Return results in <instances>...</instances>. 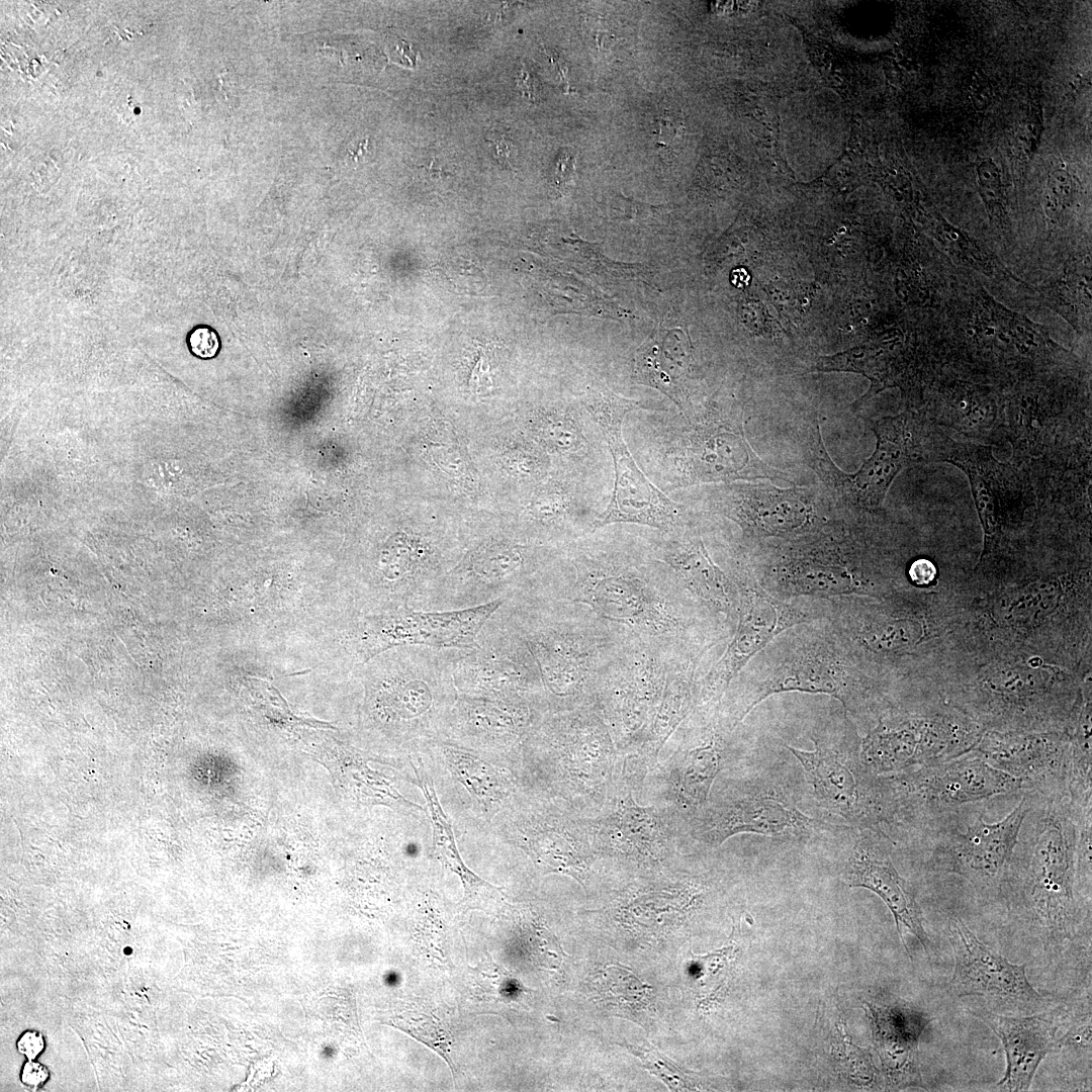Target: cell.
<instances>
[{
    "instance_id": "1",
    "label": "cell",
    "mask_w": 1092,
    "mask_h": 1092,
    "mask_svg": "<svg viewBox=\"0 0 1092 1092\" xmlns=\"http://www.w3.org/2000/svg\"><path fill=\"white\" fill-rule=\"evenodd\" d=\"M1087 813L1092 808H1079L1068 796L1031 793L1019 831L1004 899L1037 925L1048 945L1070 939L1081 920L1078 842Z\"/></svg>"
},
{
    "instance_id": "2",
    "label": "cell",
    "mask_w": 1092,
    "mask_h": 1092,
    "mask_svg": "<svg viewBox=\"0 0 1092 1092\" xmlns=\"http://www.w3.org/2000/svg\"><path fill=\"white\" fill-rule=\"evenodd\" d=\"M859 656L824 616L796 625L748 662L746 679L722 707L738 726L766 698L801 692L831 696L847 713L859 714L870 700Z\"/></svg>"
},
{
    "instance_id": "3",
    "label": "cell",
    "mask_w": 1092,
    "mask_h": 1092,
    "mask_svg": "<svg viewBox=\"0 0 1092 1092\" xmlns=\"http://www.w3.org/2000/svg\"><path fill=\"white\" fill-rule=\"evenodd\" d=\"M1031 793L1002 820L987 822L984 803L972 804L935 819L901 838L918 849L924 868L968 881L984 903L1004 899L1012 856Z\"/></svg>"
},
{
    "instance_id": "4",
    "label": "cell",
    "mask_w": 1092,
    "mask_h": 1092,
    "mask_svg": "<svg viewBox=\"0 0 1092 1092\" xmlns=\"http://www.w3.org/2000/svg\"><path fill=\"white\" fill-rule=\"evenodd\" d=\"M881 831L894 844L919 827L968 805L1022 795L1016 779L973 752L902 772L876 776Z\"/></svg>"
},
{
    "instance_id": "5",
    "label": "cell",
    "mask_w": 1092,
    "mask_h": 1092,
    "mask_svg": "<svg viewBox=\"0 0 1092 1092\" xmlns=\"http://www.w3.org/2000/svg\"><path fill=\"white\" fill-rule=\"evenodd\" d=\"M798 792L778 774L732 780L711 791L706 803L684 823L685 834L718 846L746 833L791 843H811L850 828L806 813Z\"/></svg>"
},
{
    "instance_id": "6",
    "label": "cell",
    "mask_w": 1092,
    "mask_h": 1092,
    "mask_svg": "<svg viewBox=\"0 0 1092 1092\" xmlns=\"http://www.w3.org/2000/svg\"><path fill=\"white\" fill-rule=\"evenodd\" d=\"M526 741L545 760L552 782L574 807L596 814L609 798L621 764L596 702L542 717Z\"/></svg>"
},
{
    "instance_id": "7",
    "label": "cell",
    "mask_w": 1092,
    "mask_h": 1092,
    "mask_svg": "<svg viewBox=\"0 0 1092 1092\" xmlns=\"http://www.w3.org/2000/svg\"><path fill=\"white\" fill-rule=\"evenodd\" d=\"M810 751L786 745L802 766L811 795L820 809L850 829L881 831L876 776L860 758L856 727L840 705L819 717Z\"/></svg>"
},
{
    "instance_id": "8",
    "label": "cell",
    "mask_w": 1092,
    "mask_h": 1092,
    "mask_svg": "<svg viewBox=\"0 0 1092 1092\" xmlns=\"http://www.w3.org/2000/svg\"><path fill=\"white\" fill-rule=\"evenodd\" d=\"M370 676L375 715L403 732L430 736L447 730L458 697L453 663L458 649L398 646Z\"/></svg>"
},
{
    "instance_id": "9",
    "label": "cell",
    "mask_w": 1092,
    "mask_h": 1092,
    "mask_svg": "<svg viewBox=\"0 0 1092 1092\" xmlns=\"http://www.w3.org/2000/svg\"><path fill=\"white\" fill-rule=\"evenodd\" d=\"M660 439L658 456L667 489L699 482L768 478L791 482L788 474L764 463L752 450L738 420L688 418Z\"/></svg>"
},
{
    "instance_id": "10",
    "label": "cell",
    "mask_w": 1092,
    "mask_h": 1092,
    "mask_svg": "<svg viewBox=\"0 0 1092 1092\" xmlns=\"http://www.w3.org/2000/svg\"><path fill=\"white\" fill-rule=\"evenodd\" d=\"M498 611L533 655L545 704L551 706L552 712L596 702L589 699L594 648L588 636L572 622L551 616L527 598L507 601Z\"/></svg>"
},
{
    "instance_id": "11",
    "label": "cell",
    "mask_w": 1092,
    "mask_h": 1092,
    "mask_svg": "<svg viewBox=\"0 0 1092 1092\" xmlns=\"http://www.w3.org/2000/svg\"><path fill=\"white\" fill-rule=\"evenodd\" d=\"M856 558L845 537L809 533L776 552L760 574L753 576L765 592L783 601L874 596V585Z\"/></svg>"
},
{
    "instance_id": "12",
    "label": "cell",
    "mask_w": 1092,
    "mask_h": 1092,
    "mask_svg": "<svg viewBox=\"0 0 1092 1092\" xmlns=\"http://www.w3.org/2000/svg\"><path fill=\"white\" fill-rule=\"evenodd\" d=\"M734 580L739 596L737 627L722 657L698 681L694 709L719 704L741 670L774 638L825 614L824 601L777 599L745 572Z\"/></svg>"
},
{
    "instance_id": "13",
    "label": "cell",
    "mask_w": 1092,
    "mask_h": 1092,
    "mask_svg": "<svg viewBox=\"0 0 1092 1092\" xmlns=\"http://www.w3.org/2000/svg\"><path fill=\"white\" fill-rule=\"evenodd\" d=\"M587 407L607 442L615 470L610 503L593 521V528L632 523L665 532L675 530L681 521L680 507L644 474L623 438L625 416L638 405L613 395H600L590 399Z\"/></svg>"
},
{
    "instance_id": "14",
    "label": "cell",
    "mask_w": 1092,
    "mask_h": 1092,
    "mask_svg": "<svg viewBox=\"0 0 1092 1092\" xmlns=\"http://www.w3.org/2000/svg\"><path fill=\"white\" fill-rule=\"evenodd\" d=\"M980 733L947 716L887 715L860 741V758L873 776L946 761L971 752Z\"/></svg>"
},
{
    "instance_id": "15",
    "label": "cell",
    "mask_w": 1092,
    "mask_h": 1092,
    "mask_svg": "<svg viewBox=\"0 0 1092 1092\" xmlns=\"http://www.w3.org/2000/svg\"><path fill=\"white\" fill-rule=\"evenodd\" d=\"M641 787L619 770L614 788L594 815L585 817L598 856L658 864L671 855L684 833L680 819L668 806H643L634 799Z\"/></svg>"
},
{
    "instance_id": "16",
    "label": "cell",
    "mask_w": 1092,
    "mask_h": 1092,
    "mask_svg": "<svg viewBox=\"0 0 1092 1092\" xmlns=\"http://www.w3.org/2000/svg\"><path fill=\"white\" fill-rule=\"evenodd\" d=\"M866 420L877 443L859 470L851 474L841 471L826 453L821 439L820 465L835 487L852 504L868 512H877L902 469L914 463L937 460L941 435L926 434L921 421L910 413Z\"/></svg>"
},
{
    "instance_id": "17",
    "label": "cell",
    "mask_w": 1092,
    "mask_h": 1092,
    "mask_svg": "<svg viewBox=\"0 0 1092 1092\" xmlns=\"http://www.w3.org/2000/svg\"><path fill=\"white\" fill-rule=\"evenodd\" d=\"M472 649H458L453 680L458 695L483 698L526 696L544 700L536 662L526 642L498 609Z\"/></svg>"
},
{
    "instance_id": "18",
    "label": "cell",
    "mask_w": 1092,
    "mask_h": 1092,
    "mask_svg": "<svg viewBox=\"0 0 1092 1092\" xmlns=\"http://www.w3.org/2000/svg\"><path fill=\"white\" fill-rule=\"evenodd\" d=\"M426 611L399 608L366 616L356 631V651L363 663L398 646L472 649L488 618L504 604Z\"/></svg>"
},
{
    "instance_id": "19",
    "label": "cell",
    "mask_w": 1092,
    "mask_h": 1092,
    "mask_svg": "<svg viewBox=\"0 0 1092 1092\" xmlns=\"http://www.w3.org/2000/svg\"><path fill=\"white\" fill-rule=\"evenodd\" d=\"M527 546L505 538H487L470 549L442 578L426 611L464 610L529 595Z\"/></svg>"
},
{
    "instance_id": "20",
    "label": "cell",
    "mask_w": 1092,
    "mask_h": 1092,
    "mask_svg": "<svg viewBox=\"0 0 1092 1092\" xmlns=\"http://www.w3.org/2000/svg\"><path fill=\"white\" fill-rule=\"evenodd\" d=\"M576 567L575 582L568 590L573 603L587 605L604 619L649 635L678 627V618L635 567L603 558L580 561Z\"/></svg>"
},
{
    "instance_id": "21",
    "label": "cell",
    "mask_w": 1092,
    "mask_h": 1092,
    "mask_svg": "<svg viewBox=\"0 0 1092 1092\" xmlns=\"http://www.w3.org/2000/svg\"><path fill=\"white\" fill-rule=\"evenodd\" d=\"M698 720L664 769L666 806L684 823L708 800L715 780L732 751L738 727L720 704L694 709Z\"/></svg>"
},
{
    "instance_id": "22",
    "label": "cell",
    "mask_w": 1092,
    "mask_h": 1092,
    "mask_svg": "<svg viewBox=\"0 0 1092 1092\" xmlns=\"http://www.w3.org/2000/svg\"><path fill=\"white\" fill-rule=\"evenodd\" d=\"M666 669L650 651H635L605 676L596 692L621 756L636 755L644 745L659 704Z\"/></svg>"
},
{
    "instance_id": "23",
    "label": "cell",
    "mask_w": 1092,
    "mask_h": 1092,
    "mask_svg": "<svg viewBox=\"0 0 1092 1092\" xmlns=\"http://www.w3.org/2000/svg\"><path fill=\"white\" fill-rule=\"evenodd\" d=\"M946 932L954 958L950 979L954 996L991 998L1028 1008L1043 1001L1029 982L1025 965L1013 964L984 944L962 918L949 916Z\"/></svg>"
},
{
    "instance_id": "24",
    "label": "cell",
    "mask_w": 1092,
    "mask_h": 1092,
    "mask_svg": "<svg viewBox=\"0 0 1092 1092\" xmlns=\"http://www.w3.org/2000/svg\"><path fill=\"white\" fill-rule=\"evenodd\" d=\"M850 832L851 844L843 869L845 882L852 888L868 889L883 900L893 914L908 953L902 927L918 939L929 956L931 943L923 926V915L916 893L911 884L898 873L892 860L891 849L894 842L883 832L872 829H851Z\"/></svg>"
},
{
    "instance_id": "25",
    "label": "cell",
    "mask_w": 1092,
    "mask_h": 1092,
    "mask_svg": "<svg viewBox=\"0 0 1092 1092\" xmlns=\"http://www.w3.org/2000/svg\"><path fill=\"white\" fill-rule=\"evenodd\" d=\"M971 752L1022 781L1027 793L1068 796L1071 741L1063 735L991 733Z\"/></svg>"
},
{
    "instance_id": "26",
    "label": "cell",
    "mask_w": 1092,
    "mask_h": 1092,
    "mask_svg": "<svg viewBox=\"0 0 1092 1092\" xmlns=\"http://www.w3.org/2000/svg\"><path fill=\"white\" fill-rule=\"evenodd\" d=\"M517 842L544 874L567 875L583 887L599 857L583 816L532 813L520 822Z\"/></svg>"
},
{
    "instance_id": "27",
    "label": "cell",
    "mask_w": 1092,
    "mask_h": 1092,
    "mask_svg": "<svg viewBox=\"0 0 1092 1092\" xmlns=\"http://www.w3.org/2000/svg\"><path fill=\"white\" fill-rule=\"evenodd\" d=\"M730 492L727 516L748 538L795 539L812 533L816 515L802 488L746 484L733 486Z\"/></svg>"
},
{
    "instance_id": "28",
    "label": "cell",
    "mask_w": 1092,
    "mask_h": 1092,
    "mask_svg": "<svg viewBox=\"0 0 1092 1092\" xmlns=\"http://www.w3.org/2000/svg\"><path fill=\"white\" fill-rule=\"evenodd\" d=\"M541 700L526 696L483 698L458 695L447 729L482 743L526 740L540 719Z\"/></svg>"
},
{
    "instance_id": "29",
    "label": "cell",
    "mask_w": 1092,
    "mask_h": 1092,
    "mask_svg": "<svg viewBox=\"0 0 1092 1092\" xmlns=\"http://www.w3.org/2000/svg\"><path fill=\"white\" fill-rule=\"evenodd\" d=\"M1000 1039L1006 1058L1001 1091H1027L1038 1066L1059 1043L1056 1023L1048 1015L1006 1016L989 1010L970 1011Z\"/></svg>"
},
{
    "instance_id": "30",
    "label": "cell",
    "mask_w": 1092,
    "mask_h": 1092,
    "mask_svg": "<svg viewBox=\"0 0 1092 1092\" xmlns=\"http://www.w3.org/2000/svg\"><path fill=\"white\" fill-rule=\"evenodd\" d=\"M873 1037L888 1085L924 1088L918 1060L920 1037L927 1025L924 1014L912 1009L868 1004Z\"/></svg>"
},
{
    "instance_id": "31",
    "label": "cell",
    "mask_w": 1092,
    "mask_h": 1092,
    "mask_svg": "<svg viewBox=\"0 0 1092 1092\" xmlns=\"http://www.w3.org/2000/svg\"><path fill=\"white\" fill-rule=\"evenodd\" d=\"M661 556L696 599L727 619H737L739 596L735 580L714 563L702 540L673 541Z\"/></svg>"
},
{
    "instance_id": "32",
    "label": "cell",
    "mask_w": 1092,
    "mask_h": 1092,
    "mask_svg": "<svg viewBox=\"0 0 1092 1092\" xmlns=\"http://www.w3.org/2000/svg\"><path fill=\"white\" fill-rule=\"evenodd\" d=\"M690 362V343L681 331L655 333L635 354V378L668 396L682 411L681 384Z\"/></svg>"
},
{
    "instance_id": "33",
    "label": "cell",
    "mask_w": 1092,
    "mask_h": 1092,
    "mask_svg": "<svg viewBox=\"0 0 1092 1092\" xmlns=\"http://www.w3.org/2000/svg\"><path fill=\"white\" fill-rule=\"evenodd\" d=\"M702 654L688 658L685 665L672 672L666 671L662 695L647 739L636 755H626L635 757L649 771L656 769L659 751L695 708L698 689L695 670Z\"/></svg>"
},
{
    "instance_id": "34",
    "label": "cell",
    "mask_w": 1092,
    "mask_h": 1092,
    "mask_svg": "<svg viewBox=\"0 0 1092 1092\" xmlns=\"http://www.w3.org/2000/svg\"><path fill=\"white\" fill-rule=\"evenodd\" d=\"M985 447H977L945 439L942 461L958 466L968 476L975 507L984 533V551L982 556L991 553L1000 539V524L997 513V497L991 470L983 462Z\"/></svg>"
},
{
    "instance_id": "35",
    "label": "cell",
    "mask_w": 1092,
    "mask_h": 1092,
    "mask_svg": "<svg viewBox=\"0 0 1092 1092\" xmlns=\"http://www.w3.org/2000/svg\"><path fill=\"white\" fill-rule=\"evenodd\" d=\"M415 770L419 786L430 809L433 846L436 856L446 868L460 878L467 901L484 898L500 899L502 892L499 888L489 885L465 866L458 851L452 827L442 810L432 780L425 771L422 763H419Z\"/></svg>"
},
{
    "instance_id": "36",
    "label": "cell",
    "mask_w": 1092,
    "mask_h": 1092,
    "mask_svg": "<svg viewBox=\"0 0 1092 1092\" xmlns=\"http://www.w3.org/2000/svg\"><path fill=\"white\" fill-rule=\"evenodd\" d=\"M442 752L454 777L475 801L489 807L509 792L503 776L474 753L453 743H442Z\"/></svg>"
},
{
    "instance_id": "37",
    "label": "cell",
    "mask_w": 1092,
    "mask_h": 1092,
    "mask_svg": "<svg viewBox=\"0 0 1092 1092\" xmlns=\"http://www.w3.org/2000/svg\"><path fill=\"white\" fill-rule=\"evenodd\" d=\"M598 1000L606 1006H613L615 1012L630 1019L636 1020L638 1014L644 1013L649 1007L648 986L641 982L629 971L610 966L601 971L594 982Z\"/></svg>"
},
{
    "instance_id": "38",
    "label": "cell",
    "mask_w": 1092,
    "mask_h": 1092,
    "mask_svg": "<svg viewBox=\"0 0 1092 1092\" xmlns=\"http://www.w3.org/2000/svg\"><path fill=\"white\" fill-rule=\"evenodd\" d=\"M534 437L548 450L569 456L582 457L587 442L575 418L567 415L545 414L533 418Z\"/></svg>"
},
{
    "instance_id": "39",
    "label": "cell",
    "mask_w": 1092,
    "mask_h": 1092,
    "mask_svg": "<svg viewBox=\"0 0 1092 1092\" xmlns=\"http://www.w3.org/2000/svg\"><path fill=\"white\" fill-rule=\"evenodd\" d=\"M402 1029L439 1054L454 1071L452 1037L436 1016L422 1011L412 1012L404 1020Z\"/></svg>"
},
{
    "instance_id": "40",
    "label": "cell",
    "mask_w": 1092,
    "mask_h": 1092,
    "mask_svg": "<svg viewBox=\"0 0 1092 1092\" xmlns=\"http://www.w3.org/2000/svg\"><path fill=\"white\" fill-rule=\"evenodd\" d=\"M570 511V498L560 489H541L530 502V519L544 526H551L564 520Z\"/></svg>"
},
{
    "instance_id": "41",
    "label": "cell",
    "mask_w": 1092,
    "mask_h": 1092,
    "mask_svg": "<svg viewBox=\"0 0 1092 1092\" xmlns=\"http://www.w3.org/2000/svg\"><path fill=\"white\" fill-rule=\"evenodd\" d=\"M630 1051L639 1057L646 1068L662 1079L672 1090H688L694 1087L692 1080L679 1068L651 1049L630 1046Z\"/></svg>"
},
{
    "instance_id": "42",
    "label": "cell",
    "mask_w": 1092,
    "mask_h": 1092,
    "mask_svg": "<svg viewBox=\"0 0 1092 1092\" xmlns=\"http://www.w3.org/2000/svg\"><path fill=\"white\" fill-rule=\"evenodd\" d=\"M1073 184L1070 174L1062 169L1052 172L1043 197L1046 214L1056 219L1072 196Z\"/></svg>"
},
{
    "instance_id": "43",
    "label": "cell",
    "mask_w": 1092,
    "mask_h": 1092,
    "mask_svg": "<svg viewBox=\"0 0 1092 1092\" xmlns=\"http://www.w3.org/2000/svg\"><path fill=\"white\" fill-rule=\"evenodd\" d=\"M977 178L983 199L988 206L1001 204V176L997 165L991 160H983L977 167Z\"/></svg>"
},
{
    "instance_id": "44",
    "label": "cell",
    "mask_w": 1092,
    "mask_h": 1092,
    "mask_svg": "<svg viewBox=\"0 0 1092 1092\" xmlns=\"http://www.w3.org/2000/svg\"><path fill=\"white\" fill-rule=\"evenodd\" d=\"M190 352L200 359L215 357L220 348L219 338L214 330L207 326L194 328L187 337Z\"/></svg>"
},
{
    "instance_id": "45",
    "label": "cell",
    "mask_w": 1092,
    "mask_h": 1092,
    "mask_svg": "<svg viewBox=\"0 0 1092 1092\" xmlns=\"http://www.w3.org/2000/svg\"><path fill=\"white\" fill-rule=\"evenodd\" d=\"M46 1041L38 1030L23 1031L16 1040V1049L27 1060H35L44 1050Z\"/></svg>"
},
{
    "instance_id": "46",
    "label": "cell",
    "mask_w": 1092,
    "mask_h": 1092,
    "mask_svg": "<svg viewBox=\"0 0 1092 1092\" xmlns=\"http://www.w3.org/2000/svg\"><path fill=\"white\" fill-rule=\"evenodd\" d=\"M50 1073L46 1066L34 1060H27L20 1071L21 1083L30 1090H37L49 1079Z\"/></svg>"
},
{
    "instance_id": "47",
    "label": "cell",
    "mask_w": 1092,
    "mask_h": 1092,
    "mask_svg": "<svg viewBox=\"0 0 1092 1092\" xmlns=\"http://www.w3.org/2000/svg\"><path fill=\"white\" fill-rule=\"evenodd\" d=\"M907 576L913 584L925 586L935 579L936 567L927 558H917L908 567Z\"/></svg>"
},
{
    "instance_id": "48",
    "label": "cell",
    "mask_w": 1092,
    "mask_h": 1092,
    "mask_svg": "<svg viewBox=\"0 0 1092 1092\" xmlns=\"http://www.w3.org/2000/svg\"><path fill=\"white\" fill-rule=\"evenodd\" d=\"M654 138L662 147L670 146L677 135L671 115H661L654 121Z\"/></svg>"
},
{
    "instance_id": "49",
    "label": "cell",
    "mask_w": 1092,
    "mask_h": 1092,
    "mask_svg": "<svg viewBox=\"0 0 1092 1092\" xmlns=\"http://www.w3.org/2000/svg\"><path fill=\"white\" fill-rule=\"evenodd\" d=\"M470 387L475 392L485 391L487 388L491 387L488 365L485 358L481 357L477 362L471 375Z\"/></svg>"
},
{
    "instance_id": "50",
    "label": "cell",
    "mask_w": 1092,
    "mask_h": 1092,
    "mask_svg": "<svg viewBox=\"0 0 1092 1092\" xmlns=\"http://www.w3.org/2000/svg\"><path fill=\"white\" fill-rule=\"evenodd\" d=\"M575 158L569 153H565L562 158L559 159L556 167V181L558 185L565 184L572 179L574 171Z\"/></svg>"
},
{
    "instance_id": "51",
    "label": "cell",
    "mask_w": 1092,
    "mask_h": 1092,
    "mask_svg": "<svg viewBox=\"0 0 1092 1092\" xmlns=\"http://www.w3.org/2000/svg\"><path fill=\"white\" fill-rule=\"evenodd\" d=\"M972 85V95L976 107L985 108L990 102V87L988 86V83L980 78L975 79Z\"/></svg>"
},
{
    "instance_id": "52",
    "label": "cell",
    "mask_w": 1092,
    "mask_h": 1092,
    "mask_svg": "<svg viewBox=\"0 0 1092 1092\" xmlns=\"http://www.w3.org/2000/svg\"><path fill=\"white\" fill-rule=\"evenodd\" d=\"M487 141L488 142H493V145H494V148H495V154H496V157H497L499 163H502L503 165L511 166V163H510V156H511V150H512L511 143L508 140H506L504 136H500L498 139H491V140L487 139Z\"/></svg>"
},
{
    "instance_id": "53",
    "label": "cell",
    "mask_w": 1092,
    "mask_h": 1092,
    "mask_svg": "<svg viewBox=\"0 0 1092 1092\" xmlns=\"http://www.w3.org/2000/svg\"><path fill=\"white\" fill-rule=\"evenodd\" d=\"M743 271H744V270H735V271H733V273H732V281H733V282H735V281H736V283H735V284H736V285H738V286H740V285H742V284H746V282H747V280H748V275H747V276H744V277H742V276H741V275H742V273H743Z\"/></svg>"
}]
</instances>
